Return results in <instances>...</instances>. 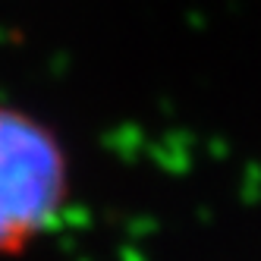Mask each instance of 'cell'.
Wrapping results in <instances>:
<instances>
[{
	"instance_id": "1",
	"label": "cell",
	"mask_w": 261,
	"mask_h": 261,
	"mask_svg": "<svg viewBox=\"0 0 261 261\" xmlns=\"http://www.w3.org/2000/svg\"><path fill=\"white\" fill-rule=\"evenodd\" d=\"M69 204L60 136L29 110L0 101V258L38 242Z\"/></svg>"
}]
</instances>
